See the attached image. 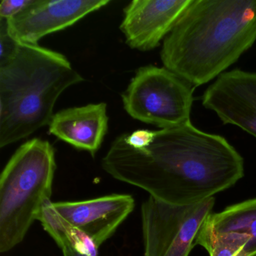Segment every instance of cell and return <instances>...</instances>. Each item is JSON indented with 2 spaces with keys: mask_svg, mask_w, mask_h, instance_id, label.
<instances>
[{
  "mask_svg": "<svg viewBox=\"0 0 256 256\" xmlns=\"http://www.w3.org/2000/svg\"><path fill=\"white\" fill-rule=\"evenodd\" d=\"M194 88L166 67L150 65L138 68L121 96L133 119L163 130L190 120Z\"/></svg>",
  "mask_w": 256,
  "mask_h": 256,
  "instance_id": "5b68a950",
  "label": "cell"
},
{
  "mask_svg": "<svg viewBox=\"0 0 256 256\" xmlns=\"http://www.w3.org/2000/svg\"><path fill=\"white\" fill-rule=\"evenodd\" d=\"M48 126L50 134L94 156L108 128L107 104H89L60 110L54 114Z\"/></svg>",
  "mask_w": 256,
  "mask_h": 256,
  "instance_id": "7c38bea8",
  "label": "cell"
},
{
  "mask_svg": "<svg viewBox=\"0 0 256 256\" xmlns=\"http://www.w3.org/2000/svg\"><path fill=\"white\" fill-rule=\"evenodd\" d=\"M55 210L100 247L134 208L130 194H114L80 202H53Z\"/></svg>",
  "mask_w": 256,
  "mask_h": 256,
  "instance_id": "8fae6325",
  "label": "cell"
},
{
  "mask_svg": "<svg viewBox=\"0 0 256 256\" xmlns=\"http://www.w3.org/2000/svg\"><path fill=\"white\" fill-rule=\"evenodd\" d=\"M56 164L50 142L28 140L0 175V252L22 242L43 205L50 199Z\"/></svg>",
  "mask_w": 256,
  "mask_h": 256,
  "instance_id": "277c9868",
  "label": "cell"
},
{
  "mask_svg": "<svg viewBox=\"0 0 256 256\" xmlns=\"http://www.w3.org/2000/svg\"><path fill=\"white\" fill-rule=\"evenodd\" d=\"M64 256H89L84 253L78 251L76 248L71 246H64L61 248Z\"/></svg>",
  "mask_w": 256,
  "mask_h": 256,
  "instance_id": "e0dca14e",
  "label": "cell"
},
{
  "mask_svg": "<svg viewBox=\"0 0 256 256\" xmlns=\"http://www.w3.org/2000/svg\"><path fill=\"white\" fill-rule=\"evenodd\" d=\"M36 1L37 0H2L0 4V19L10 20L34 6Z\"/></svg>",
  "mask_w": 256,
  "mask_h": 256,
  "instance_id": "9a60e30c",
  "label": "cell"
},
{
  "mask_svg": "<svg viewBox=\"0 0 256 256\" xmlns=\"http://www.w3.org/2000/svg\"><path fill=\"white\" fill-rule=\"evenodd\" d=\"M110 0H37L18 16L6 20L10 35L20 43L38 44L46 36L72 26Z\"/></svg>",
  "mask_w": 256,
  "mask_h": 256,
  "instance_id": "ba28073f",
  "label": "cell"
},
{
  "mask_svg": "<svg viewBox=\"0 0 256 256\" xmlns=\"http://www.w3.org/2000/svg\"><path fill=\"white\" fill-rule=\"evenodd\" d=\"M256 42V0H192L163 41L164 67L194 88L226 72Z\"/></svg>",
  "mask_w": 256,
  "mask_h": 256,
  "instance_id": "7a4b0ae2",
  "label": "cell"
},
{
  "mask_svg": "<svg viewBox=\"0 0 256 256\" xmlns=\"http://www.w3.org/2000/svg\"><path fill=\"white\" fill-rule=\"evenodd\" d=\"M84 80L62 54L20 42L0 65V148L49 125L61 94Z\"/></svg>",
  "mask_w": 256,
  "mask_h": 256,
  "instance_id": "3957f363",
  "label": "cell"
},
{
  "mask_svg": "<svg viewBox=\"0 0 256 256\" xmlns=\"http://www.w3.org/2000/svg\"><path fill=\"white\" fill-rule=\"evenodd\" d=\"M192 0H133L124 8L120 30L131 48L154 50L164 41Z\"/></svg>",
  "mask_w": 256,
  "mask_h": 256,
  "instance_id": "30bf717a",
  "label": "cell"
},
{
  "mask_svg": "<svg viewBox=\"0 0 256 256\" xmlns=\"http://www.w3.org/2000/svg\"><path fill=\"white\" fill-rule=\"evenodd\" d=\"M196 245L210 256H256V198L210 214Z\"/></svg>",
  "mask_w": 256,
  "mask_h": 256,
  "instance_id": "52a82bcc",
  "label": "cell"
},
{
  "mask_svg": "<svg viewBox=\"0 0 256 256\" xmlns=\"http://www.w3.org/2000/svg\"><path fill=\"white\" fill-rule=\"evenodd\" d=\"M224 125L239 127L256 138V72L240 68L220 74L202 97Z\"/></svg>",
  "mask_w": 256,
  "mask_h": 256,
  "instance_id": "9c48e42d",
  "label": "cell"
},
{
  "mask_svg": "<svg viewBox=\"0 0 256 256\" xmlns=\"http://www.w3.org/2000/svg\"><path fill=\"white\" fill-rule=\"evenodd\" d=\"M106 173L138 187L168 204L204 202L234 186L244 176V160L218 134L205 132L191 121L156 131L143 150L116 138L102 160Z\"/></svg>",
  "mask_w": 256,
  "mask_h": 256,
  "instance_id": "6da1fadb",
  "label": "cell"
},
{
  "mask_svg": "<svg viewBox=\"0 0 256 256\" xmlns=\"http://www.w3.org/2000/svg\"><path fill=\"white\" fill-rule=\"evenodd\" d=\"M37 220L60 248L71 246L88 256H98V247L86 235L55 210L50 199L44 202Z\"/></svg>",
  "mask_w": 256,
  "mask_h": 256,
  "instance_id": "4fadbf2b",
  "label": "cell"
},
{
  "mask_svg": "<svg viewBox=\"0 0 256 256\" xmlns=\"http://www.w3.org/2000/svg\"></svg>",
  "mask_w": 256,
  "mask_h": 256,
  "instance_id": "ac0fdd59",
  "label": "cell"
},
{
  "mask_svg": "<svg viewBox=\"0 0 256 256\" xmlns=\"http://www.w3.org/2000/svg\"><path fill=\"white\" fill-rule=\"evenodd\" d=\"M20 42L14 40L7 28L5 19H0V65L10 60L18 48Z\"/></svg>",
  "mask_w": 256,
  "mask_h": 256,
  "instance_id": "5bb4252c",
  "label": "cell"
},
{
  "mask_svg": "<svg viewBox=\"0 0 256 256\" xmlns=\"http://www.w3.org/2000/svg\"><path fill=\"white\" fill-rule=\"evenodd\" d=\"M156 131L139 130L131 134H124V140L128 146L136 150H143L149 146L154 142Z\"/></svg>",
  "mask_w": 256,
  "mask_h": 256,
  "instance_id": "2e32d148",
  "label": "cell"
},
{
  "mask_svg": "<svg viewBox=\"0 0 256 256\" xmlns=\"http://www.w3.org/2000/svg\"><path fill=\"white\" fill-rule=\"evenodd\" d=\"M214 204V197L175 206L150 196L142 205L144 256H188Z\"/></svg>",
  "mask_w": 256,
  "mask_h": 256,
  "instance_id": "8992f818",
  "label": "cell"
}]
</instances>
